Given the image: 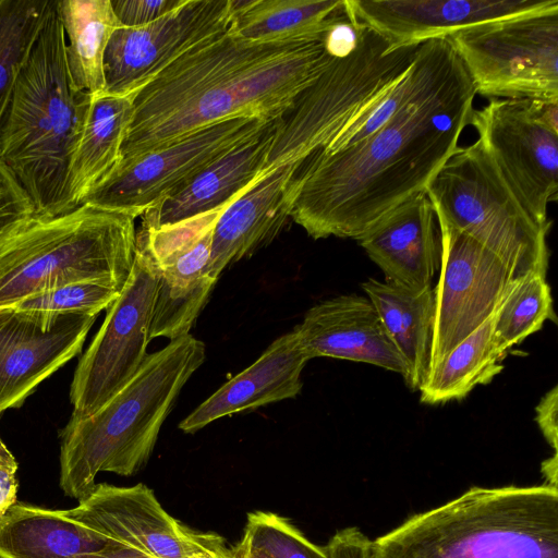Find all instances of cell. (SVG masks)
<instances>
[{"label": "cell", "mask_w": 558, "mask_h": 558, "mask_svg": "<svg viewBox=\"0 0 558 558\" xmlns=\"http://www.w3.org/2000/svg\"><path fill=\"white\" fill-rule=\"evenodd\" d=\"M33 214L29 197L0 160V234L17 220Z\"/></svg>", "instance_id": "34"}, {"label": "cell", "mask_w": 558, "mask_h": 558, "mask_svg": "<svg viewBox=\"0 0 558 558\" xmlns=\"http://www.w3.org/2000/svg\"><path fill=\"white\" fill-rule=\"evenodd\" d=\"M232 17L233 0H184L147 25L120 26L104 56L105 94L134 95L180 56L227 31Z\"/></svg>", "instance_id": "15"}, {"label": "cell", "mask_w": 558, "mask_h": 558, "mask_svg": "<svg viewBox=\"0 0 558 558\" xmlns=\"http://www.w3.org/2000/svg\"><path fill=\"white\" fill-rule=\"evenodd\" d=\"M96 317L0 308V415L82 351Z\"/></svg>", "instance_id": "16"}, {"label": "cell", "mask_w": 558, "mask_h": 558, "mask_svg": "<svg viewBox=\"0 0 558 558\" xmlns=\"http://www.w3.org/2000/svg\"><path fill=\"white\" fill-rule=\"evenodd\" d=\"M109 542L65 510L16 501L0 519V558H82Z\"/></svg>", "instance_id": "24"}, {"label": "cell", "mask_w": 558, "mask_h": 558, "mask_svg": "<svg viewBox=\"0 0 558 558\" xmlns=\"http://www.w3.org/2000/svg\"><path fill=\"white\" fill-rule=\"evenodd\" d=\"M231 558H232V554H231Z\"/></svg>", "instance_id": "43"}, {"label": "cell", "mask_w": 558, "mask_h": 558, "mask_svg": "<svg viewBox=\"0 0 558 558\" xmlns=\"http://www.w3.org/2000/svg\"><path fill=\"white\" fill-rule=\"evenodd\" d=\"M133 100L134 95L92 97L69 168L68 192L75 208L120 163L133 114Z\"/></svg>", "instance_id": "25"}, {"label": "cell", "mask_w": 558, "mask_h": 558, "mask_svg": "<svg viewBox=\"0 0 558 558\" xmlns=\"http://www.w3.org/2000/svg\"><path fill=\"white\" fill-rule=\"evenodd\" d=\"M304 165L299 161L271 170L222 210L209 260L216 279L226 267L250 257L281 232L291 218Z\"/></svg>", "instance_id": "19"}, {"label": "cell", "mask_w": 558, "mask_h": 558, "mask_svg": "<svg viewBox=\"0 0 558 558\" xmlns=\"http://www.w3.org/2000/svg\"><path fill=\"white\" fill-rule=\"evenodd\" d=\"M157 275L136 239L132 271L82 355L70 389L71 417L96 413L137 373L147 357Z\"/></svg>", "instance_id": "11"}, {"label": "cell", "mask_w": 558, "mask_h": 558, "mask_svg": "<svg viewBox=\"0 0 558 558\" xmlns=\"http://www.w3.org/2000/svg\"><path fill=\"white\" fill-rule=\"evenodd\" d=\"M476 94L558 101V3L447 36Z\"/></svg>", "instance_id": "9"}, {"label": "cell", "mask_w": 558, "mask_h": 558, "mask_svg": "<svg viewBox=\"0 0 558 558\" xmlns=\"http://www.w3.org/2000/svg\"><path fill=\"white\" fill-rule=\"evenodd\" d=\"M187 558H231V547L221 536L201 532L198 545Z\"/></svg>", "instance_id": "38"}, {"label": "cell", "mask_w": 558, "mask_h": 558, "mask_svg": "<svg viewBox=\"0 0 558 558\" xmlns=\"http://www.w3.org/2000/svg\"><path fill=\"white\" fill-rule=\"evenodd\" d=\"M92 96L70 74L57 1L23 65L0 129V160L29 197L34 214L69 213V168Z\"/></svg>", "instance_id": "3"}, {"label": "cell", "mask_w": 558, "mask_h": 558, "mask_svg": "<svg viewBox=\"0 0 558 558\" xmlns=\"http://www.w3.org/2000/svg\"><path fill=\"white\" fill-rule=\"evenodd\" d=\"M223 209L136 232L157 275L150 340L187 335L205 306L217 281L209 260L214 229Z\"/></svg>", "instance_id": "14"}, {"label": "cell", "mask_w": 558, "mask_h": 558, "mask_svg": "<svg viewBox=\"0 0 558 558\" xmlns=\"http://www.w3.org/2000/svg\"><path fill=\"white\" fill-rule=\"evenodd\" d=\"M437 221L440 274L433 289L435 314L429 368L495 315L518 280L508 266L477 241L440 218Z\"/></svg>", "instance_id": "13"}, {"label": "cell", "mask_w": 558, "mask_h": 558, "mask_svg": "<svg viewBox=\"0 0 558 558\" xmlns=\"http://www.w3.org/2000/svg\"><path fill=\"white\" fill-rule=\"evenodd\" d=\"M120 290L98 282H74L33 295L17 305L21 310L97 315L119 296Z\"/></svg>", "instance_id": "33"}, {"label": "cell", "mask_w": 558, "mask_h": 558, "mask_svg": "<svg viewBox=\"0 0 558 558\" xmlns=\"http://www.w3.org/2000/svg\"><path fill=\"white\" fill-rule=\"evenodd\" d=\"M1 1V0H0Z\"/></svg>", "instance_id": "44"}, {"label": "cell", "mask_w": 558, "mask_h": 558, "mask_svg": "<svg viewBox=\"0 0 558 558\" xmlns=\"http://www.w3.org/2000/svg\"><path fill=\"white\" fill-rule=\"evenodd\" d=\"M475 95L450 43L432 80L377 131L305 162L291 218L315 240H357L426 190L459 149Z\"/></svg>", "instance_id": "1"}, {"label": "cell", "mask_w": 558, "mask_h": 558, "mask_svg": "<svg viewBox=\"0 0 558 558\" xmlns=\"http://www.w3.org/2000/svg\"><path fill=\"white\" fill-rule=\"evenodd\" d=\"M555 318L546 276L533 272L518 279L501 301L494 315V332L508 351L542 329L545 320Z\"/></svg>", "instance_id": "31"}, {"label": "cell", "mask_w": 558, "mask_h": 558, "mask_svg": "<svg viewBox=\"0 0 558 558\" xmlns=\"http://www.w3.org/2000/svg\"><path fill=\"white\" fill-rule=\"evenodd\" d=\"M392 47L420 45L472 25L542 11L557 0H345Z\"/></svg>", "instance_id": "18"}, {"label": "cell", "mask_w": 558, "mask_h": 558, "mask_svg": "<svg viewBox=\"0 0 558 558\" xmlns=\"http://www.w3.org/2000/svg\"><path fill=\"white\" fill-rule=\"evenodd\" d=\"M134 213L82 204L31 215L0 234V308L74 282L122 290L135 260Z\"/></svg>", "instance_id": "6"}, {"label": "cell", "mask_w": 558, "mask_h": 558, "mask_svg": "<svg viewBox=\"0 0 558 558\" xmlns=\"http://www.w3.org/2000/svg\"><path fill=\"white\" fill-rule=\"evenodd\" d=\"M425 191L437 218L496 255L517 279L546 276L550 223L530 214L477 141L459 147Z\"/></svg>", "instance_id": "8"}, {"label": "cell", "mask_w": 558, "mask_h": 558, "mask_svg": "<svg viewBox=\"0 0 558 558\" xmlns=\"http://www.w3.org/2000/svg\"><path fill=\"white\" fill-rule=\"evenodd\" d=\"M420 45L392 47L362 22L360 35L303 89L276 121L264 175L325 149L364 109L408 72Z\"/></svg>", "instance_id": "7"}, {"label": "cell", "mask_w": 558, "mask_h": 558, "mask_svg": "<svg viewBox=\"0 0 558 558\" xmlns=\"http://www.w3.org/2000/svg\"><path fill=\"white\" fill-rule=\"evenodd\" d=\"M66 514L105 538L155 558H187L201 532L170 515L145 484H96Z\"/></svg>", "instance_id": "17"}, {"label": "cell", "mask_w": 558, "mask_h": 558, "mask_svg": "<svg viewBox=\"0 0 558 558\" xmlns=\"http://www.w3.org/2000/svg\"><path fill=\"white\" fill-rule=\"evenodd\" d=\"M344 0H233L230 31L245 39L274 41L324 31Z\"/></svg>", "instance_id": "29"}, {"label": "cell", "mask_w": 558, "mask_h": 558, "mask_svg": "<svg viewBox=\"0 0 558 558\" xmlns=\"http://www.w3.org/2000/svg\"><path fill=\"white\" fill-rule=\"evenodd\" d=\"M331 23L274 41L245 39L229 27L197 44L134 94L121 160L228 119H279L337 54L326 46Z\"/></svg>", "instance_id": "2"}, {"label": "cell", "mask_w": 558, "mask_h": 558, "mask_svg": "<svg viewBox=\"0 0 558 558\" xmlns=\"http://www.w3.org/2000/svg\"><path fill=\"white\" fill-rule=\"evenodd\" d=\"M507 352L496 339L493 315L429 368L418 389L421 402L439 404L463 399L502 371Z\"/></svg>", "instance_id": "28"}, {"label": "cell", "mask_w": 558, "mask_h": 558, "mask_svg": "<svg viewBox=\"0 0 558 558\" xmlns=\"http://www.w3.org/2000/svg\"><path fill=\"white\" fill-rule=\"evenodd\" d=\"M368 558H558V488L472 486L371 541Z\"/></svg>", "instance_id": "4"}, {"label": "cell", "mask_w": 558, "mask_h": 558, "mask_svg": "<svg viewBox=\"0 0 558 558\" xmlns=\"http://www.w3.org/2000/svg\"><path fill=\"white\" fill-rule=\"evenodd\" d=\"M294 329L310 360H349L405 376L404 362L367 296L347 294L319 302Z\"/></svg>", "instance_id": "20"}, {"label": "cell", "mask_w": 558, "mask_h": 558, "mask_svg": "<svg viewBox=\"0 0 558 558\" xmlns=\"http://www.w3.org/2000/svg\"><path fill=\"white\" fill-rule=\"evenodd\" d=\"M113 12L123 27L147 25L175 8L184 0H110Z\"/></svg>", "instance_id": "35"}, {"label": "cell", "mask_w": 558, "mask_h": 558, "mask_svg": "<svg viewBox=\"0 0 558 558\" xmlns=\"http://www.w3.org/2000/svg\"><path fill=\"white\" fill-rule=\"evenodd\" d=\"M557 409L558 387L555 386L546 392L535 408V421L554 452L558 449Z\"/></svg>", "instance_id": "36"}, {"label": "cell", "mask_w": 558, "mask_h": 558, "mask_svg": "<svg viewBox=\"0 0 558 558\" xmlns=\"http://www.w3.org/2000/svg\"><path fill=\"white\" fill-rule=\"evenodd\" d=\"M231 554L232 558H262L241 542L231 547Z\"/></svg>", "instance_id": "41"}, {"label": "cell", "mask_w": 558, "mask_h": 558, "mask_svg": "<svg viewBox=\"0 0 558 558\" xmlns=\"http://www.w3.org/2000/svg\"><path fill=\"white\" fill-rule=\"evenodd\" d=\"M82 558H155L133 547L110 541L100 550L89 553Z\"/></svg>", "instance_id": "39"}, {"label": "cell", "mask_w": 558, "mask_h": 558, "mask_svg": "<svg viewBox=\"0 0 558 558\" xmlns=\"http://www.w3.org/2000/svg\"><path fill=\"white\" fill-rule=\"evenodd\" d=\"M65 54L76 87L92 97L105 94L104 56L121 25L110 0L57 1Z\"/></svg>", "instance_id": "27"}, {"label": "cell", "mask_w": 558, "mask_h": 558, "mask_svg": "<svg viewBox=\"0 0 558 558\" xmlns=\"http://www.w3.org/2000/svg\"><path fill=\"white\" fill-rule=\"evenodd\" d=\"M19 465L0 464V519L17 501Z\"/></svg>", "instance_id": "37"}, {"label": "cell", "mask_w": 558, "mask_h": 558, "mask_svg": "<svg viewBox=\"0 0 558 558\" xmlns=\"http://www.w3.org/2000/svg\"><path fill=\"white\" fill-rule=\"evenodd\" d=\"M262 558H328L291 521L269 511L247 514L240 541Z\"/></svg>", "instance_id": "32"}, {"label": "cell", "mask_w": 558, "mask_h": 558, "mask_svg": "<svg viewBox=\"0 0 558 558\" xmlns=\"http://www.w3.org/2000/svg\"><path fill=\"white\" fill-rule=\"evenodd\" d=\"M56 0L0 1V129L17 76Z\"/></svg>", "instance_id": "30"}, {"label": "cell", "mask_w": 558, "mask_h": 558, "mask_svg": "<svg viewBox=\"0 0 558 558\" xmlns=\"http://www.w3.org/2000/svg\"><path fill=\"white\" fill-rule=\"evenodd\" d=\"M477 142L542 225L558 193V101L492 98L474 109Z\"/></svg>", "instance_id": "10"}, {"label": "cell", "mask_w": 558, "mask_h": 558, "mask_svg": "<svg viewBox=\"0 0 558 558\" xmlns=\"http://www.w3.org/2000/svg\"><path fill=\"white\" fill-rule=\"evenodd\" d=\"M357 241L386 282L413 292L432 288L440 265V234L426 191L399 205Z\"/></svg>", "instance_id": "21"}, {"label": "cell", "mask_w": 558, "mask_h": 558, "mask_svg": "<svg viewBox=\"0 0 558 558\" xmlns=\"http://www.w3.org/2000/svg\"><path fill=\"white\" fill-rule=\"evenodd\" d=\"M542 472L546 482L544 484L557 487V452L542 463Z\"/></svg>", "instance_id": "40"}, {"label": "cell", "mask_w": 558, "mask_h": 558, "mask_svg": "<svg viewBox=\"0 0 558 558\" xmlns=\"http://www.w3.org/2000/svg\"><path fill=\"white\" fill-rule=\"evenodd\" d=\"M362 289L405 365L404 381L415 390L425 380L434 329V291L413 292L389 282L368 279Z\"/></svg>", "instance_id": "26"}, {"label": "cell", "mask_w": 558, "mask_h": 558, "mask_svg": "<svg viewBox=\"0 0 558 558\" xmlns=\"http://www.w3.org/2000/svg\"><path fill=\"white\" fill-rule=\"evenodd\" d=\"M0 464L19 465L16 459L0 436Z\"/></svg>", "instance_id": "42"}, {"label": "cell", "mask_w": 558, "mask_h": 558, "mask_svg": "<svg viewBox=\"0 0 558 558\" xmlns=\"http://www.w3.org/2000/svg\"><path fill=\"white\" fill-rule=\"evenodd\" d=\"M277 120L144 213L142 227L157 228L223 209L245 193L264 175Z\"/></svg>", "instance_id": "23"}, {"label": "cell", "mask_w": 558, "mask_h": 558, "mask_svg": "<svg viewBox=\"0 0 558 558\" xmlns=\"http://www.w3.org/2000/svg\"><path fill=\"white\" fill-rule=\"evenodd\" d=\"M307 361L310 357L293 328L194 409L179 428L193 434L220 417L295 398L303 386L301 374Z\"/></svg>", "instance_id": "22"}, {"label": "cell", "mask_w": 558, "mask_h": 558, "mask_svg": "<svg viewBox=\"0 0 558 558\" xmlns=\"http://www.w3.org/2000/svg\"><path fill=\"white\" fill-rule=\"evenodd\" d=\"M206 359L190 333L148 354L132 379L96 413L71 417L60 432L59 486L85 498L100 472L130 476L148 461L160 428L184 385Z\"/></svg>", "instance_id": "5"}, {"label": "cell", "mask_w": 558, "mask_h": 558, "mask_svg": "<svg viewBox=\"0 0 558 558\" xmlns=\"http://www.w3.org/2000/svg\"><path fill=\"white\" fill-rule=\"evenodd\" d=\"M272 121L254 117L228 119L163 148L121 160L82 204L130 211L141 217L217 159L260 134Z\"/></svg>", "instance_id": "12"}]
</instances>
